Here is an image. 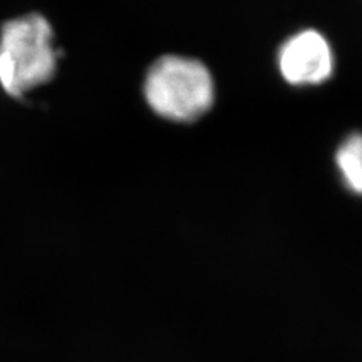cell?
Segmentation results:
<instances>
[{"label":"cell","instance_id":"obj_4","mask_svg":"<svg viewBox=\"0 0 362 362\" xmlns=\"http://www.w3.org/2000/svg\"><path fill=\"white\" fill-rule=\"evenodd\" d=\"M335 162L344 186L362 197V133L349 136L339 145Z\"/></svg>","mask_w":362,"mask_h":362},{"label":"cell","instance_id":"obj_3","mask_svg":"<svg viewBox=\"0 0 362 362\" xmlns=\"http://www.w3.org/2000/svg\"><path fill=\"white\" fill-rule=\"evenodd\" d=\"M332 68L329 44L315 30H303L281 47L279 70L291 85H319L329 78Z\"/></svg>","mask_w":362,"mask_h":362},{"label":"cell","instance_id":"obj_1","mask_svg":"<svg viewBox=\"0 0 362 362\" xmlns=\"http://www.w3.org/2000/svg\"><path fill=\"white\" fill-rule=\"evenodd\" d=\"M50 23L29 14L5 23L0 33V86L21 97L47 83L58 66V50Z\"/></svg>","mask_w":362,"mask_h":362},{"label":"cell","instance_id":"obj_2","mask_svg":"<svg viewBox=\"0 0 362 362\" xmlns=\"http://www.w3.org/2000/svg\"><path fill=\"white\" fill-rule=\"evenodd\" d=\"M144 95L158 117L192 122L206 115L213 106L214 83L207 66L199 61L165 56L148 70Z\"/></svg>","mask_w":362,"mask_h":362}]
</instances>
